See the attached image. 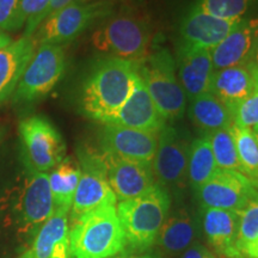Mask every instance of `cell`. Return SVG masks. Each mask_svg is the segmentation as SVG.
Segmentation results:
<instances>
[{"label": "cell", "mask_w": 258, "mask_h": 258, "mask_svg": "<svg viewBox=\"0 0 258 258\" xmlns=\"http://www.w3.org/2000/svg\"><path fill=\"white\" fill-rule=\"evenodd\" d=\"M138 63L108 57L95 67L82 91V109L88 117L108 124L133 91Z\"/></svg>", "instance_id": "cell-1"}, {"label": "cell", "mask_w": 258, "mask_h": 258, "mask_svg": "<svg viewBox=\"0 0 258 258\" xmlns=\"http://www.w3.org/2000/svg\"><path fill=\"white\" fill-rule=\"evenodd\" d=\"M124 232L123 252L151 250L171 211V198L166 189L157 183L139 198L121 201L116 206Z\"/></svg>", "instance_id": "cell-2"}, {"label": "cell", "mask_w": 258, "mask_h": 258, "mask_svg": "<svg viewBox=\"0 0 258 258\" xmlns=\"http://www.w3.org/2000/svg\"><path fill=\"white\" fill-rule=\"evenodd\" d=\"M70 258H111L125 249L116 206H103L71 225Z\"/></svg>", "instance_id": "cell-3"}, {"label": "cell", "mask_w": 258, "mask_h": 258, "mask_svg": "<svg viewBox=\"0 0 258 258\" xmlns=\"http://www.w3.org/2000/svg\"><path fill=\"white\" fill-rule=\"evenodd\" d=\"M11 208L19 234L29 238L30 244L42 225L55 211L48 173L38 172L24 164V171L15 189Z\"/></svg>", "instance_id": "cell-4"}, {"label": "cell", "mask_w": 258, "mask_h": 258, "mask_svg": "<svg viewBox=\"0 0 258 258\" xmlns=\"http://www.w3.org/2000/svg\"><path fill=\"white\" fill-rule=\"evenodd\" d=\"M138 73L165 120H175L183 115L186 95L176 76L175 60L169 50L158 49L150 53L138 63Z\"/></svg>", "instance_id": "cell-5"}, {"label": "cell", "mask_w": 258, "mask_h": 258, "mask_svg": "<svg viewBox=\"0 0 258 258\" xmlns=\"http://www.w3.org/2000/svg\"><path fill=\"white\" fill-rule=\"evenodd\" d=\"M151 42L150 27L143 19L133 16L110 19L92 36V44L96 49L137 63L150 55Z\"/></svg>", "instance_id": "cell-6"}, {"label": "cell", "mask_w": 258, "mask_h": 258, "mask_svg": "<svg viewBox=\"0 0 258 258\" xmlns=\"http://www.w3.org/2000/svg\"><path fill=\"white\" fill-rule=\"evenodd\" d=\"M23 164L38 172L53 170L64 159L66 145L60 132L43 116H30L19 122Z\"/></svg>", "instance_id": "cell-7"}, {"label": "cell", "mask_w": 258, "mask_h": 258, "mask_svg": "<svg viewBox=\"0 0 258 258\" xmlns=\"http://www.w3.org/2000/svg\"><path fill=\"white\" fill-rule=\"evenodd\" d=\"M66 56L62 46L40 44L14 92L16 103H32L46 97L62 78Z\"/></svg>", "instance_id": "cell-8"}, {"label": "cell", "mask_w": 258, "mask_h": 258, "mask_svg": "<svg viewBox=\"0 0 258 258\" xmlns=\"http://www.w3.org/2000/svg\"><path fill=\"white\" fill-rule=\"evenodd\" d=\"M82 175L70 211L71 225L86 213L103 206H116V199L108 180V173L101 153L82 148L78 153Z\"/></svg>", "instance_id": "cell-9"}, {"label": "cell", "mask_w": 258, "mask_h": 258, "mask_svg": "<svg viewBox=\"0 0 258 258\" xmlns=\"http://www.w3.org/2000/svg\"><path fill=\"white\" fill-rule=\"evenodd\" d=\"M108 12L109 5L105 3L80 4L73 2L72 4L44 19L32 37L37 46H61L78 37L96 19L103 17Z\"/></svg>", "instance_id": "cell-10"}, {"label": "cell", "mask_w": 258, "mask_h": 258, "mask_svg": "<svg viewBox=\"0 0 258 258\" xmlns=\"http://www.w3.org/2000/svg\"><path fill=\"white\" fill-rule=\"evenodd\" d=\"M189 146L175 128L165 125L158 135L152 160L154 179L167 191H179L188 180Z\"/></svg>", "instance_id": "cell-11"}, {"label": "cell", "mask_w": 258, "mask_h": 258, "mask_svg": "<svg viewBox=\"0 0 258 258\" xmlns=\"http://www.w3.org/2000/svg\"><path fill=\"white\" fill-rule=\"evenodd\" d=\"M196 194L200 207L240 212L251 200L258 198V186L243 173L219 169Z\"/></svg>", "instance_id": "cell-12"}, {"label": "cell", "mask_w": 258, "mask_h": 258, "mask_svg": "<svg viewBox=\"0 0 258 258\" xmlns=\"http://www.w3.org/2000/svg\"><path fill=\"white\" fill-rule=\"evenodd\" d=\"M108 180L117 201H127L144 195L157 184L152 164L122 159L101 152Z\"/></svg>", "instance_id": "cell-13"}, {"label": "cell", "mask_w": 258, "mask_h": 258, "mask_svg": "<svg viewBox=\"0 0 258 258\" xmlns=\"http://www.w3.org/2000/svg\"><path fill=\"white\" fill-rule=\"evenodd\" d=\"M158 135L159 133L154 132L105 124L101 137L102 153L152 164L158 146Z\"/></svg>", "instance_id": "cell-14"}, {"label": "cell", "mask_w": 258, "mask_h": 258, "mask_svg": "<svg viewBox=\"0 0 258 258\" xmlns=\"http://www.w3.org/2000/svg\"><path fill=\"white\" fill-rule=\"evenodd\" d=\"M165 123L166 120L158 110L152 97L150 96L143 79L138 73L131 96L108 124L159 133L166 125Z\"/></svg>", "instance_id": "cell-15"}, {"label": "cell", "mask_w": 258, "mask_h": 258, "mask_svg": "<svg viewBox=\"0 0 258 258\" xmlns=\"http://www.w3.org/2000/svg\"><path fill=\"white\" fill-rule=\"evenodd\" d=\"M200 226L215 252L226 258H245L237 249L239 212L200 207Z\"/></svg>", "instance_id": "cell-16"}, {"label": "cell", "mask_w": 258, "mask_h": 258, "mask_svg": "<svg viewBox=\"0 0 258 258\" xmlns=\"http://www.w3.org/2000/svg\"><path fill=\"white\" fill-rule=\"evenodd\" d=\"M258 38V17L241 18L228 36L211 50L214 71L249 62Z\"/></svg>", "instance_id": "cell-17"}, {"label": "cell", "mask_w": 258, "mask_h": 258, "mask_svg": "<svg viewBox=\"0 0 258 258\" xmlns=\"http://www.w3.org/2000/svg\"><path fill=\"white\" fill-rule=\"evenodd\" d=\"M211 50L183 43L178 51V79L190 99L211 91L213 76Z\"/></svg>", "instance_id": "cell-18"}, {"label": "cell", "mask_w": 258, "mask_h": 258, "mask_svg": "<svg viewBox=\"0 0 258 258\" xmlns=\"http://www.w3.org/2000/svg\"><path fill=\"white\" fill-rule=\"evenodd\" d=\"M258 79V69L249 61L244 64L217 71L211 91L233 114L238 105L252 92Z\"/></svg>", "instance_id": "cell-19"}, {"label": "cell", "mask_w": 258, "mask_h": 258, "mask_svg": "<svg viewBox=\"0 0 258 258\" xmlns=\"http://www.w3.org/2000/svg\"><path fill=\"white\" fill-rule=\"evenodd\" d=\"M69 213L55 209L19 258H70Z\"/></svg>", "instance_id": "cell-20"}, {"label": "cell", "mask_w": 258, "mask_h": 258, "mask_svg": "<svg viewBox=\"0 0 258 258\" xmlns=\"http://www.w3.org/2000/svg\"><path fill=\"white\" fill-rule=\"evenodd\" d=\"M200 228L199 218L186 207H179L173 212L170 211L156 244L167 256L182 254L198 244Z\"/></svg>", "instance_id": "cell-21"}, {"label": "cell", "mask_w": 258, "mask_h": 258, "mask_svg": "<svg viewBox=\"0 0 258 258\" xmlns=\"http://www.w3.org/2000/svg\"><path fill=\"white\" fill-rule=\"evenodd\" d=\"M240 19H221L191 10L183 21L180 35L184 43L212 50L228 36Z\"/></svg>", "instance_id": "cell-22"}, {"label": "cell", "mask_w": 258, "mask_h": 258, "mask_svg": "<svg viewBox=\"0 0 258 258\" xmlns=\"http://www.w3.org/2000/svg\"><path fill=\"white\" fill-rule=\"evenodd\" d=\"M36 48L32 36H23L0 47V104L14 95Z\"/></svg>", "instance_id": "cell-23"}, {"label": "cell", "mask_w": 258, "mask_h": 258, "mask_svg": "<svg viewBox=\"0 0 258 258\" xmlns=\"http://www.w3.org/2000/svg\"><path fill=\"white\" fill-rule=\"evenodd\" d=\"M190 101V120L206 134L231 128L233 124L230 110L212 92H206Z\"/></svg>", "instance_id": "cell-24"}, {"label": "cell", "mask_w": 258, "mask_h": 258, "mask_svg": "<svg viewBox=\"0 0 258 258\" xmlns=\"http://www.w3.org/2000/svg\"><path fill=\"white\" fill-rule=\"evenodd\" d=\"M80 175L82 171L79 163L72 158H64L48 175L55 209L71 211Z\"/></svg>", "instance_id": "cell-25"}, {"label": "cell", "mask_w": 258, "mask_h": 258, "mask_svg": "<svg viewBox=\"0 0 258 258\" xmlns=\"http://www.w3.org/2000/svg\"><path fill=\"white\" fill-rule=\"evenodd\" d=\"M218 170L208 134L194 140L189 146L188 158V180L191 188L196 191L208 182Z\"/></svg>", "instance_id": "cell-26"}, {"label": "cell", "mask_w": 258, "mask_h": 258, "mask_svg": "<svg viewBox=\"0 0 258 258\" xmlns=\"http://www.w3.org/2000/svg\"><path fill=\"white\" fill-rule=\"evenodd\" d=\"M232 134L243 173L258 186V138L250 129L232 124Z\"/></svg>", "instance_id": "cell-27"}, {"label": "cell", "mask_w": 258, "mask_h": 258, "mask_svg": "<svg viewBox=\"0 0 258 258\" xmlns=\"http://www.w3.org/2000/svg\"><path fill=\"white\" fill-rule=\"evenodd\" d=\"M208 138L218 169L237 171V172L243 173L231 128L213 132L208 134Z\"/></svg>", "instance_id": "cell-28"}, {"label": "cell", "mask_w": 258, "mask_h": 258, "mask_svg": "<svg viewBox=\"0 0 258 258\" xmlns=\"http://www.w3.org/2000/svg\"><path fill=\"white\" fill-rule=\"evenodd\" d=\"M252 0H198L192 10L221 19H240Z\"/></svg>", "instance_id": "cell-29"}, {"label": "cell", "mask_w": 258, "mask_h": 258, "mask_svg": "<svg viewBox=\"0 0 258 258\" xmlns=\"http://www.w3.org/2000/svg\"><path fill=\"white\" fill-rule=\"evenodd\" d=\"M258 238V198L251 200L239 212L237 232V249L243 254L247 245Z\"/></svg>", "instance_id": "cell-30"}, {"label": "cell", "mask_w": 258, "mask_h": 258, "mask_svg": "<svg viewBox=\"0 0 258 258\" xmlns=\"http://www.w3.org/2000/svg\"><path fill=\"white\" fill-rule=\"evenodd\" d=\"M50 0H21L18 12V28L25 27V37H31L44 19V12Z\"/></svg>", "instance_id": "cell-31"}, {"label": "cell", "mask_w": 258, "mask_h": 258, "mask_svg": "<svg viewBox=\"0 0 258 258\" xmlns=\"http://www.w3.org/2000/svg\"><path fill=\"white\" fill-rule=\"evenodd\" d=\"M233 124L258 133V79L256 85L232 114Z\"/></svg>", "instance_id": "cell-32"}, {"label": "cell", "mask_w": 258, "mask_h": 258, "mask_svg": "<svg viewBox=\"0 0 258 258\" xmlns=\"http://www.w3.org/2000/svg\"><path fill=\"white\" fill-rule=\"evenodd\" d=\"M21 0H0V31L18 30Z\"/></svg>", "instance_id": "cell-33"}, {"label": "cell", "mask_w": 258, "mask_h": 258, "mask_svg": "<svg viewBox=\"0 0 258 258\" xmlns=\"http://www.w3.org/2000/svg\"><path fill=\"white\" fill-rule=\"evenodd\" d=\"M180 258H217V256L207 246L198 243L180 254Z\"/></svg>", "instance_id": "cell-34"}, {"label": "cell", "mask_w": 258, "mask_h": 258, "mask_svg": "<svg viewBox=\"0 0 258 258\" xmlns=\"http://www.w3.org/2000/svg\"><path fill=\"white\" fill-rule=\"evenodd\" d=\"M74 0H50L46 12H44V19L48 18L51 15H54L55 12L60 11V10H62L63 8H66V6H69L70 4H72Z\"/></svg>", "instance_id": "cell-35"}, {"label": "cell", "mask_w": 258, "mask_h": 258, "mask_svg": "<svg viewBox=\"0 0 258 258\" xmlns=\"http://www.w3.org/2000/svg\"><path fill=\"white\" fill-rule=\"evenodd\" d=\"M111 258H164L159 252L152 250H146L143 252H122Z\"/></svg>", "instance_id": "cell-36"}, {"label": "cell", "mask_w": 258, "mask_h": 258, "mask_svg": "<svg viewBox=\"0 0 258 258\" xmlns=\"http://www.w3.org/2000/svg\"><path fill=\"white\" fill-rule=\"evenodd\" d=\"M245 258H258V238L243 250Z\"/></svg>", "instance_id": "cell-37"}, {"label": "cell", "mask_w": 258, "mask_h": 258, "mask_svg": "<svg viewBox=\"0 0 258 258\" xmlns=\"http://www.w3.org/2000/svg\"><path fill=\"white\" fill-rule=\"evenodd\" d=\"M250 61L258 69V38H257V41H256V44H254L252 55H251Z\"/></svg>", "instance_id": "cell-38"}, {"label": "cell", "mask_w": 258, "mask_h": 258, "mask_svg": "<svg viewBox=\"0 0 258 258\" xmlns=\"http://www.w3.org/2000/svg\"><path fill=\"white\" fill-rule=\"evenodd\" d=\"M12 40L10 38L8 35H5L4 32L0 31V47H4L6 44H9Z\"/></svg>", "instance_id": "cell-39"}, {"label": "cell", "mask_w": 258, "mask_h": 258, "mask_svg": "<svg viewBox=\"0 0 258 258\" xmlns=\"http://www.w3.org/2000/svg\"><path fill=\"white\" fill-rule=\"evenodd\" d=\"M3 133H4V131H3L2 128H0V144H2V139H3Z\"/></svg>", "instance_id": "cell-40"}, {"label": "cell", "mask_w": 258, "mask_h": 258, "mask_svg": "<svg viewBox=\"0 0 258 258\" xmlns=\"http://www.w3.org/2000/svg\"><path fill=\"white\" fill-rule=\"evenodd\" d=\"M254 134H256V135H257V138H258V133H254Z\"/></svg>", "instance_id": "cell-41"}]
</instances>
